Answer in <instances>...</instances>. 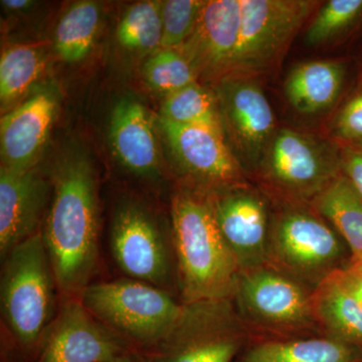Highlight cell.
<instances>
[{
	"instance_id": "5bb4252c",
	"label": "cell",
	"mask_w": 362,
	"mask_h": 362,
	"mask_svg": "<svg viewBox=\"0 0 362 362\" xmlns=\"http://www.w3.org/2000/svg\"><path fill=\"white\" fill-rule=\"evenodd\" d=\"M132 350L136 349L98 320L80 298H71L63 299L35 362H111Z\"/></svg>"
},
{
	"instance_id": "f1b7e54d",
	"label": "cell",
	"mask_w": 362,
	"mask_h": 362,
	"mask_svg": "<svg viewBox=\"0 0 362 362\" xmlns=\"http://www.w3.org/2000/svg\"><path fill=\"white\" fill-rule=\"evenodd\" d=\"M206 2L202 0L162 1L161 49H180L187 42Z\"/></svg>"
},
{
	"instance_id": "277c9868",
	"label": "cell",
	"mask_w": 362,
	"mask_h": 362,
	"mask_svg": "<svg viewBox=\"0 0 362 362\" xmlns=\"http://www.w3.org/2000/svg\"><path fill=\"white\" fill-rule=\"evenodd\" d=\"M115 277L134 279L178 295L171 218L135 194L120 197L103 247Z\"/></svg>"
},
{
	"instance_id": "9c48e42d",
	"label": "cell",
	"mask_w": 362,
	"mask_h": 362,
	"mask_svg": "<svg viewBox=\"0 0 362 362\" xmlns=\"http://www.w3.org/2000/svg\"><path fill=\"white\" fill-rule=\"evenodd\" d=\"M252 341L232 299L185 304L168 337L151 354L154 362H235Z\"/></svg>"
},
{
	"instance_id": "9a60e30c",
	"label": "cell",
	"mask_w": 362,
	"mask_h": 362,
	"mask_svg": "<svg viewBox=\"0 0 362 362\" xmlns=\"http://www.w3.org/2000/svg\"><path fill=\"white\" fill-rule=\"evenodd\" d=\"M52 195L51 175L37 166L0 169V261L14 247L42 233Z\"/></svg>"
},
{
	"instance_id": "7c38bea8",
	"label": "cell",
	"mask_w": 362,
	"mask_h": 362,
	"mask_svg": "<svg viewBox=\"0 0 362 362\" xmlns=\"http://www.w3.org/2000/svg\"><path fill=\"white\" fill-rule=\"evenodd\" d=\"M207 194L240 272L268 264L273 206L265 192L247 180Z\"/></svg>"
},
{
	"instance_id": "5b68a950",
	"label": "cell",
	"mask_w": 362,
	"mask_h": 362,
	"mask_svg": "<svg viewBox=\"0 0 362 362\" xmlns=\"http://www.w3.org/2000/svg\"><path fill=\"white\" fill-rule=\"evenodd\" d=\"M272 206L268 264L314 292L351 265L349 247L311 204Z\"/></svg>"
},
{
	"instance_id": "30bf717a",
	"label": "cell",
	"mask_w": 362,
	"mask_h": 362,
	"mask_svg": "<svg viewBox=\"0 0 362 362\" xmlns=\"http://www.w3.org/2000/svg\"><path fill=\"white\" fill-rule=\"evenodd\" d=\"M317 2L242 0L239 47L230 71L258 77L277 66Z\"/></svg>"
},
{
	"instance_id": "6da1fadb",
	"label": "cell",
	"mask_w": 362,
	"mask_h": 362,
	"mask_svg": "<svg viewBox=\"0 0 362 362\" xmlns=\"http://www.w3.org/2000/svg\"><path fill=\"white\" fill-rule=\"evenodd\" d=\"M52 195L42 238L63 299L82 297L103 279L99 187L94 166L84 154L70 153L51 173Z\"/></svg>"
},
{
	"instance_id": "d4e9b609",
	"label": "cell",
	"mask_w": 362,
	"mask_h": 362,
	"mask_svg": "<svg viewBox=\"0 0 362 362\" xmlns=\"http://www.w3.org/2000/svg\"><path fill=\"white\" fill-rule=\"evenodd\" d=\"M160 118L180 125L209 128L223 134L218 97L197 83L166 96Z\"/></svg>"
},
{
	"instance_id": "8fae6325",
	"label": "cell",
	"mask_w": 362,
	"mask_h": 362,
	"mask_svg": "<svg viewBox=\"0 0 362 362\" xmlns=\"http://www.w3.org/2000/svg\"><path fill=\"white\" fill-rule=\"evenodd\" d=\"M256 78L226 76L216 94L226 144L247 176L256 173L278 129L273 108Z\"/></svg>"
},
{
	"instance_id": "7402d4cb",
	"label": "cell",
	"mask_w": 362,
	"mask_h": 362,
	"mask_svg": "<svg viewBox=\"0 0 362 362\" xmlns=\"http://www.w3.org/2000/svg\"><path fill=\"white\" fill-rule=\"evenodd\" d=\"M314 303L324 334L362 349V308L334 279L314 292Z\"/></svg>"
},
{
	"instance_id": "52a82bcc",
	"label": "cell",
	"mask_w": 362,
	"mask_h": 362,
	"mask_svg": "<svg viewBox=\"0 0 362 362\" xmlns=\"http://www.w3.org/2000/svg\"><path fill=\"white\" fill-rule=\"evenodd\" d=\"M81 300L98 320L146 354L168 337L185 307L173 293L115 276L93 282Z\"/></svg>"
},
{
	"instance_id": "e0dca14e",
	"label": "cell",
	"mask_w": 362,
	"mask_h": 362,
	"mask_svg": "<svg viewBox=\"0 0 362 362\" xmlns=\"http://www.w3.org/2000/svg\"><path fill=\"white\" fill-rule=\"evenodd\" d=\"M58 95L51 88L37 90L0 123L1 166L16 171L35 168L58 111Z\"/></svg>"
},
{
	"instance_id": "4fadbf2b",
	"label": "cell",
	"mask_w": 362,
	"mask_h": 362,
	"mask_svg": "<svg viewBox=\"0 0 362 362\" xmlns=\"http://www.w3.org/2000/svg\"><path fill=\"white\" fill-rule=\"evenodd\" d=\"M160 127L187 177V182L183 185L209 194L249 180L226 144L223 133L209 128L180 125L162 118Z\"/></svg>"
},
{
	"instance_id": "3957f363",
	"label": "cell",
	"mask_w": 362,
	"mask_h": 362,
	"mask_svg": "<svg viewBox=\"0 0 362 362\" xmlns=\"http://www.w3.org/2000/svg\"><path fill=\"white\" fill-rule=\"evenodd\" d=\"M0 262V337L35 362L63 302L42 233Z\"/></svg>"
},
{
	"instance_id": "d6986e66",
	"label": "cell",
	"mask_w": 362,
	"mask_h": 362,
	"mask_svg": "<svg viewBox=\"0 0 362 362\" xmlns=\"http://www.w3.org/2000/svg\"><path fill=\"white\" fill-rule=\"evenodd\" d=\"M110 142L118 160L131 175L149 180L160 175L153 126L139 102L123 99L116 105L111 116Z\"/></svg>"
},
{
	"instance_id": "e575fe53",
	"label": "cell",
	"mask_w": 362,
	"mask_h": 362,
	"mask_svg": "<svg viewBox=\"0 0 362 362\" xmlns=\"http://www.w3.org/2000/svg\"><path fill=\"white\" fill-rule=\"evenodd\" d=\"M349 268L351 269L356 275H358L359 277L362 278V263L351 264V265L349 266Z\"/></svg>"
},
{
	"instance_id": "4316f807",
	"label": "cell",
	"mask_w": 362,
	"mask_h": 362,
	"mask_svg": "<svg viewBox=\"0 0 362 362\" xmlns=\"http://www.w3.org/2000/svg\"><path fill=\"white\" fill-rule=\"evenodd\" d=\"M161 9L162 1H141L131 6L117 28L119 44L138 51L161 47Z\"/></svg>"
},
{
	"instance_id": "7a4b0ae2",
	"label": "cell",
	"mask_w": 362,
	"mask_h": 362,
	"mask_svg": "<svg viewBox=\"0 0 362 362\" xmlns=\"http://www.w3.org/2000/svg\"><path fill=\"white\" fill-rule=\"evenodd\" d=\"M169 213L180 301L232 299L240 268L221 235L209 194L181 185L171 195Z\"/></svg>"
},
{
	"instance_id": "cb8c5ba5",
	"label": "cell",
	"mask_w": 362,
	"mask_h": 362,
	"mask_svg": "<svg viewBox=\"0 0 362 362\" xmlns=\"http://www.w3.org/2000/svg\"><path fill=\"white\" fill-rule=\"evenodd\" d=\"M101 23L96 2L78 1L64 14L57 26L54 49L66 63H78L90 54Z\"/></svg>"
},
{
	"instance_id": "1f68e13d",
	"label": "cell",
	"mask_w": 362,
	"mask_h": 362,
	"mask_svg": "<svg viewBox=\"0 0 362 362\" xmlns=\"http://www.w3.org/2000/svg\"><path fill=\"white\" fill-rule=\"evenodd\" d=\"M0 362H28L6 338L0 337Z\"/></svg>"
},
{
	"instance_id": "44dd1931",
	"label": "cell",
	"mask_w": 362,
	"mask_h": 362,
	"mask_svg": "<svg viewBox=\"0 0 362 362\" xmlns=\"http://www.w3.org/2000/svg\"><path fill=\"white\" fill-rule=\"evenodd\" d=\"M311 206L344 240L351 264L362 263V199L346 176H338Z\"/></svg>"
},
{
	"instance_id": "f546056e",
	"label": "cell",
	"mask_w": 362,
	"mask_h": 362,
	"mask_svg": "<svg viewBox=\"0 0 362 362\" xmlns=\"http://www.w3.org/2000/svg\"><path fill=\"white\" fill-rule=\"evenodd\" d=\"M329 137L340 146L362 147V70L356 84L335 109Z\"/></svg>"
},
{
	"instance_id": "ac0fdd59",
	"label": "cell",
	"mask_w": 362,
	"mask_h": 362,
	"mask_svg": "<svg viewBox=\"0 0 362 362\" xmlns=\"http://www.w3.org/2000/svg\"><path fill=\"white\" fill-rule=\"evenodd\" d=\"M356 59H318L298 64L284 83L286 99L303 115L337 108L361 75Z\"/></svg>"
},
{
	"instance_id": "4dcf8cb0",
	"label": "cell",
	"mask_w": 362,
	"mask_h": 362,
	"mask_svg": "<svg viewBox=\"0 0 362 362\" xmlns=\"http://www.w3.org/2000/svg\"><path fill=\"white\" fill-rule=\"evenodd\" d=\"M340 161L343 175L362 199V147L340 146Z\"/></svg>"
},
{
	"instance_id": "603a6c76",
	"label": "cell",
	"mask_w": 362,
	"mask_h": 362,
	"mask_svg": "<svg viewBox=\"0 0 362 362\" xmlns=\"http://www.w3.org/2000/svg\"><path fill=\"white\" fill-rule=\"evenodd\" d=\"M362 40V0H329L315 14L305 33L310 47Z\"/></svg>"
},
{
	"instance_id": "83f0119b",
	"label": "cell",
	"mask_w": 362,
	"mask_h": 362,
	"mask_svg": "<svg viewBox=\"0 0 362 362\" xmlns=\"http://www.w3.org/2000/svg\"><path fill=\"white\" fill-rule=\"evenodd\" d=\"M145 82L165 96L197 83V71L180 49H161L142 68Z\"/></svg>"
},
{
	"instance_id": "8992f818",
	"label": "cell",
	"mask_w": 362,
	"mask_h": 362,
	"mask_svg": "<svg viewBox=\"0 0 362 362\" xmlns=\"http://www.w3.org/2000/svg\"><path fill=\"white\" fill-rule=\"evenodd\" d=\"M232 300L252 341L324 334L314 291L270 264L240 272Z\"/></svg>"
},
{
	"instance_id": "ffe728a7",
	"label": "cell",
	"mask_w": 362,
	"mask_h": 362,
	"mask_svg": "<svg viewBox=\"0 0 362 362\" xmlns=\"http://www.w3.org/2000/svg\"><path fill=\"white\" fill-rule=\"evenodd\" d=\"M235 362H362V349L326 334L250 343Z\"/></svg>"
},
{
	"instance_id": "836d02e7",
	"label": "cell",
	"mask_w": 362,
	"mask_h": 362,
	"mask_svg": "<svg viewBox=\"0 0 362 362\" xmlns=\"http://www.w3.org/2000/svg\"><path fill=\"white\" fill-rule=\"evenodd\" d=\"M1 4L11 11H23V9L30 8L33 2L28 0H4Z\"/></svg>"
},
{
	"instance_id": "d590c367",
	"label": "cell",
	"mask_w": 362,
	"mask_h": 362,
	"mask_svg": "<svg viewBox=\"0 0 362 362\" xmlns=\"http://www.w3.org/2000/svg\"><path fill=\"white\" fill-rule=\"evenodd\" d=\"M357 63H358L359 66H361V69L362 70V40H361V52H359V58L356 59Z\"/></svg>"
},
{
	"instance_id": "2e32d148",
	"label": "cell",
	"mask_w": 362,
	"mask_h": 362,
	"mask_svg": "<svg viewBox=\"0 0 362 362\" xmlns=\"http://www.w3.org/2000/svg\"><path fill=\"white\" fill-rule=\"evenodd\" d=\"M242 0L206 1L189 39L180 47L197 75H230L239 47Z\"/></svg>"
},
{
	"instance_id": "ba28073f",
	"label": "cell",
	"mask_w": 362,
	"mask_h": 362,
	"mask_svg": "<svg viewBox=\"0 0 362 362\" xmlns=\"http://www.w3.org/2000/svg\"><path fill=\"white\" fill-rule=\"evenodd\" d=\"M341 175L337 143L285 127L276 131L252 176L272 202L311 204Z\"/></svg>"
},
{
	"instance_id": "d6a6232c",
	"label": "cell",
	"mask_w": 362,
	"mask_h": 362,
	"mask_svg": "<svg viewBox=\"0 0 362 362\" xmlns=\"http://www.w3.org/2000/svg\"><path fill=\"white\" fill-rule=\"evenodd\" d=\"M111 362H154L152 361L151 357L148 354H143L141 351L137 350H132V351L127 352L123 356L117 357L116 359Z\"/></svg>"
},
{
	"instance_id": "484cf974",
	"label": "cell",
	"mask_w": 362,
	"mask_h": 362,
	"mask_svg": "<svg viewBox=\"0 0 362 362\" xmlns=\"http://www.w3.org/2000/svg\"><path fill=\"white\" fill-rule=\"evenodd\" d=\"M45 64V52L37 45H16L6 49L0 59V99L9 104L30 90Z\"/></svg>"
}]
</instances>
